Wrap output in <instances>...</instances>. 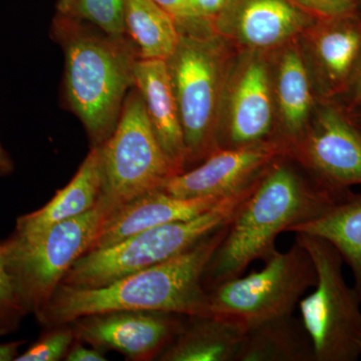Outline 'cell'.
<instances>
[{"mask_svg":"<svg viewBox=\"0 0 361 361\" xmlns=\"http://www.w3.org/2000/svg\"><path fill=\"white\" fill-rule=\"evenodd\" d=\"M227 225L165 262L104 286L82 288L61 284L35 316L40 324L52 329L84 316L113 311H163L188 317L211 315L210 293L204 287L203 276L225 238Z\"/></svg>","mask_w":361,"mask_h":361,"instance_id":"cell-1","label":"cell"},{"mask_svg":"<svg viewBox=\"0 0 361 361\" xmlns=\"http://www.w3.org/2000/svg\"><path fill=\"white\" fill-rule=\"evenodd\" d=\"M348 194L332 193L314 179L304 177L288 154L278 158L259 177L228 223L225 238L203 276L206 290L241 276L254 261L266 260L276 250L279 234L314 219Z\"/></svg>","mask_w":361,"mask_h":361,"instance_id":"cell-2","label":"cell"},{"mask_svg":"<svg viewBox=\"0 0 361 361\" xmlns=\"http://www.w3.org/2000/svg\"><path fill=\"white\" fill-rule=\"evenodd\" d=\"M54 35L65 52V92L94 147L116 129L139 56L132 40L59 16Z\"/></svg>","mask_w":361,"mask_h":361,"instance_id":"cell-3","label":"cell"},{"mask_svg":"<svg viewBox=\"0 0 361 361\" xmlns=\"http://www.w3.org/2000/svg\"><path fill=\"white\" fill-rule=\"evenodd\" d=\"M257 180L227 195L196 217L157 226L114 245L87 252L73 263L61 284L82 288L104 286L189 250L207 235L229 223Z\"/></svg>","mask_w":361,"mask_h":361,"instance_id":"cell-4","label":"cell"},{"mask_svg":"<svg viewBox=\"0 0 361 361\" xmlns=\"http://www.w3.org/2000/svg\"><path fill=\"white\" fill-rule=\"evenodd\" d=\"M187 149V164L219 149V127L228 73L225 49L212 32H180L167 59Z\"/></svg>","mask_w":361,"mask_h":361,"instance_id":"cell-5","label":"cell"},{"mask_svg":"<svg viewBox=\"0 0 361 361\" xmlns=\"http://www.w3.org/2000/svg\"><path fill=\"white\" fill-rule=\"evenodd\" d=\"M316 270L314 290L299 301L300 320L315 361H356L361 357V296L343 276L344 260L322 237L294 233Z\"/></svg>","mask_w":361,"mask_h":361,"instance_id":"cell-6","label":"cell"},{"mask_svg":"<svg viewBox=\"0 0 361 361\" xmlns=\"http://www.w3.org/2000/svg\"><path fill=\"white\" fill-rule=\"evenodd\" d=\"M99 205L106 218L179 174L157 139L137 89L130 90L113 134L102 145Z\"/></svg>","mask_w":361,"mask_h":361,"instance_id":"cell-7","label":"cell"},{"mask_svg":"<svg viewBox=\"0 0 361 361\" xmlns=\"http://www.w3.org/2000/svg\"><path fill=\"white\" fill-rule=\"evenodd\" d=\"M104 219L106 214L97 203L87 213L39 234H13L2 244L7 269L27 314L37 315L49 303L73 263L90 250Z\"/></svg>","mask_w":361,"mask_h":361,"instance_id":"cell-8","label":"cell"},{"mask_svg":"<svg viewBox=\"0 0 361 361\" xmlns=\"http://www.w3.org/2000/svg\"><path fill=\"white\" fill-rule=\"evenodd\" d=\"M262 269L223 282L209 292L210 313L245 329L291 315L305 292L316 283L314 263L298 241L285 252L277 249Z\"/></svg>","mask_w":361,"mask_h":361,"instance_id":"cell-9","label":"cell"},{"mask_svg":"<svg viewBox=\"0 0 361 361\" xmlns=\"http://www.w3.org/2000/svg\"><path fill=\"white\" fill-rule=\"evenodd\" d=\"M288 155L332 193L348 194L361 184V132L336 109H323L312 127L289 145Z\"/></svg>","mask_w":361,"mask_h":361,"instance_id":"cell-10","label":"cell"},{"mask_svg":"<svg viewBox=\"0 0 361 361\" xmlns=\"http://www.w3.org/2000/svg\"><path fill=\"white\" fill-rule=\"evenodd\" d=\"M224 97L227 116L220 122L219 148L270 141L274 125L272 85L261 51H249L240 58L228 75Z\"/></svg>","mask_w":361,"mask_h":361,"instance_id":"cell-11","label":"cell"},{"mask_svg":"<svg viewBox=\"0 0 361 361\" xmlns=\"http://www.w3.org/2000/svg\"><path fill=\"white\" fill-rule=\"evenodd\" d=\"M187 317L163 311H113L84 316L70 325L77 341L142 361L157 360L174 341Z\"/></svg>","mask_w":361,"mask_h":361,"instance_id":"cell-12","label":"cell"},{"mask_svg":"<svg viewBox=\"0 0 361 361\" xmlns=\"http://www.w3.org/2000/svg\"><path fill=\"white\" fill-rule=\"evenodd\" d=\"M288 152V145L277 140L219 148L198 167L173 176L161 190L183 199L222 198L257 180L273 161Z\"/></svg>","mask_w":361,"mask_h":361,"instance_id":"cell-13","label":"cell"},{"mask_svg":"<svg viewBox=\"0 0 361 361\" xmlns=\"http://www.w3.org/2000/svg\"><path fill=\"white\" fill-rule=\"evenodd\" d=\"M312 18L292 0H230L213 27L248 51H262L305 32Z\"/></svg>","mask_w":361,"mask_h":361,"instance_id":"cell-14","label":"cell"},{"mask_svg":"<svg viewBox=\"0 0 361 361\" xmlns=\"http://www.w3.org/2000/svg\"><path fill=\"white\" fill-rule=\"evenodd\" d=\"M223 198L224 197L183 199L161 190L149 192L121 207L106 217L89 251L114 245L157 226L196 217Z\"/></svg>","mask_w":361,"mask_h":361,"instance_id":"cell-15","label":"cell"},{"mask_svg":"<svg viewBox=\"0 0 361 361\" xmlns=\"http://www.w3.org/2000/svg\"><path fill=\"white\" fill-rule=\"evenodd\" d=\"M134 75L157 139L178 172H184L186 144L167 61L139 59Z\"/></svg>","mask_w":361,"mask_h":361,"instance_id":"cell-16","label":"cell"},{"mask_svg":"<svg viewBox=\"0 0 361 361\" xmlns=\"http://www.w3.org/2000/svg\"><path fill=\"white\" fill-rule=\"evenodd\" d=\"M102 191L101 147H92L71 182L47 205L18 218L14 235L30 237L92 210Z\"/></svg>","mask_w":361,"mask_h":361,"instance_id":"cell-17","label":"cell"},{"mask_svg":"<svg viewBox=\"0 0 361 361\" xmlns=\"http://www.w3.org/2000/svg\"><path fill=\"white\" fill-rule=\"evenodd\" d=\"M246 329L213 315L187 317L161 361H235Z\"/></svg>","mask_w":361,"mask_h":361,"instance_id":"cell-18","label":"cell"},{"mask_svg":"<svg viewBox=\"0 0 361 361\" xmlns=\"http://www.w3.org/2000/svg\"><path fill=\"white\" fill-rule=\"evenodd\" d=\"M312 26L310 42L316 63L332 87H341L353 75L360 56L361 23L349 14Z\"/></svg>","mask_w":361,"mask_h":361,"instance_id":"cell-19","label":"cell"},{"mask_svg":"<svg viewBox=\"0 0 361 361\" xmlns=\"http://www.w3.org/2000/svg\"><path fill=\"white\" fill-rule=\"evenodd\" d=\"M235 361H315L312 343L300 319L267 320L246 329Z\"/></svg>","mask_w":361,"mask_h":361,"instance_id":"cell-20","label":"cell"},{"mask_svg":"<svg viewBox=\"0 0 361 361\" xmlns=\"http://www.w3.org/2000/svg\"><path fill=\"white\" fill-rule=\"evenodd\" d=\"M289 232L322 237L336 247L350 267L361 296V195L349 192L314 219L293 226Z\"/></svg>","mask_w":361,"mask_h":361,"instance_id":"cell-21","label":"cell"},{"mask_svg":"<svg viewBox=\"0 0 361 361\" xmlns=\"http://www.w3.org/2000/svg\"><path fill=\"white\" fill-rule=\"evenodd\" d=\"M275 90L283 142L289 146L305 132L313 103L310 75L296 47L285 49L280 58Z\"/></svg>","mask_w":361,"mask_h":361,"instance_id":"cell-22","label":"cell"},{"mask_svg":"<svg viewBox=\"0 0 361 361\" xmlns=\"http://www.w3.org/2000/svg\"><path fill=\"white\" fill-rule=\"evenodd\" d=\"M123 6L126 33L139 59L167 61L180 39L174 18L154 0H123Z\"/></svg>","mask_w":361,"mask_h":361,"instance_id":"cell-23","label":"cell"},{"mask_svg":"<svg viewBox=\"0 0 361 361\" xmlns=\"http://www.w3.org/2000/svg\"><path fill=\"white\" fill-rule=\"evenodd\" d=\"M59 16L96 26L110 35H126L123 0H59Z\"/></svg>","mask_w":361,"mask_h":361,"instance_id":"cell-24","label":"cell"},{"mask_svg":"<svg viewBox=\"0 0 361 361\" xmlns=\"http://www.w3.org/2000/svg\"><path fill=\"white\" fill-rule=\"evenodd\" d=\"M16 361H59L65 360L75 341V332L70 324L52 327Z\"/></svg>","mask_w":361,"mask_h":361,"instance_id":"cell-25","label":"cell"},{"mask_svg":"<svg viewBox=\"0 0 361 361\" xmlns=\"http://www.w3.org/2000/svg\"><path fill=\"white\" fill-rule=\"evenodd\" d=\"M26 314L7 269L4 246L0 244V336L16 330Z\"/></svg>","mask_w":361,"mask_h":361,"instance_id":"cell-26","label":"cell"},{"mask_svg":"<svg viewBox=\"0 0 361 361\" xmlns=\"http://www.w3.org/2000/svg\"><path fill=\"white\" fill-rule=\"evenodd\" d=\"M177 23L180 32H213V25L199 20L192 11L188 0H154Z\"/></svg>","mask_w":361,"mask_h":361,"instance_id":"cell-27","label":"cell"},{"mask_svg":"<svg viewBox=\"0 0 361 361\" xmlns=\"http://www.w3.org/2000/svg\"><path fill=\"white\" fill-rule=\"evenodd\" d=\"M314 18L332 20L353 14L358 0H292Z\"/></svg>","mask_w":361,"mask_h":361,"instance_id":"cell-28","label":"cell"},{"mask_svg":"<svg viewBox=\"0 0 361 361\" xmlns=\"http://www.w3.org/2000/svg\"><path fill=\"white\" fill-rule=\"evenodd\" d=\"M188 2L199 20L213 25V21L224 11L230 0H188Z\"/></svg>","mask_w":361,"mask_h":361,"instance_id":"cell-29","label":"cell"},{"mask_svg":"<svg viewBox=\"0 0 361 361\" xmlns=\"http://www.w3.org/2000/svg\"><path fill=\"white\" fill-rule=\"evenodd\" d=\"M65 360L68 361H104L106 360L104 351L94 346H85L84 344L73 343Z\"/></svg>","mask_w":361,"mask_h":361,"instance_id":"cell-30","label":"cell"},{"mask_svg":"<svg viewBox=\"0 0 361 361\" xmlns=\"http://www.w3.org/2000/svg\"><path fill=\"white\" fill-rule=\"evenodd\" d=\"M25 343V341H18L0 344V361L16 360L20 355V348Z\"/></svg>","mask_w":361,"mask_h":361,"instance_id":"cell-31","label":"cell"},{"mask_svg":"<svg viewBox=\"0 0 361 361\" xmlns=\"http://www.w3.org/2000/svg\"><path fill=\"white\" fill-rule=\"evenodd\" d=\"M13 161L2 145L0 144V176L11 174L13 171Z\"/></svg>","mask_w":361,"mask_h":361,"instance_id":"cell-32","label":"cell"},{"mask_svg":"<svg viewBox=\"0 0 361 361\" xmlns=\"http://www.w3.org/2000/svg\"><path fill=\"white\" fill-rule=\"evenodd\" d=\"M353 75V103L355 104H361V61L360 65Z\"/></svg>","mask_w":361,"mask_h":361,"instance_id":"cell-33","label":"cell"}]
</instances>
